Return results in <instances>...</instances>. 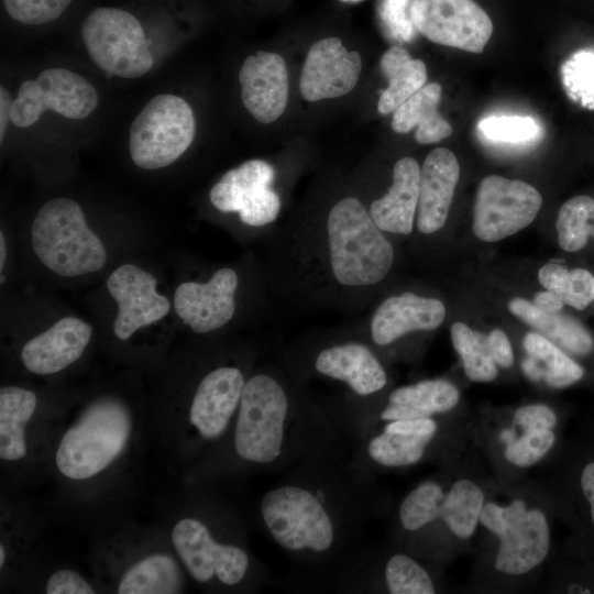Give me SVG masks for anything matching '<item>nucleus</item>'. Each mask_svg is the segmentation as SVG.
<instances>
[{
	"label": "nucleus",
	"instance_id": "obj_1",
	"mask_svg": "<svg viewBox=\"0 0 594 594\" xmlns=\"http://www.w3.org/2000/svg\"><path fill=\"white\" fill-rule=\"evenodd\" d=\"M131 433L128 405L114 396L98 397L64 431L55 453L56 466L73 481L95 477L123 453Z\"/></svg>",
	"mask_w": 594,
	"mask_h": 594
},
{
	"label": "nucleus",
	"instance_id": "obj_2",
	"mask_svg": "<svg viewBox=\"0 0 594 594\" xmlns=\"http://www.w3.org/2000/svg\"><path fill=\"white\" fill-rule=\"evenodd\" d=\"M330 265L344 286L374 285L388 274L394 250L360 200H339L327 219Z\"/></svg>",
	"mask_w": 594,
	"mask_h": 594
},
{
	"label": "nucleus",
	"instance_id": "obj_3",
	"mask_svg": "<svg viewBox=\"0 0 594 594\" xmlns=\"http://www.w3.org/2000/svg\"><path fill=\"white\" fill-rule=\"evenodd\" d=\"M31 241L42 264L61 276L94 273L107 261L102 242L87 226L80 206L69 198H54L41 207Z\"/></svg>",
	"mask_w": 594,
	"mask_h": 594
},
{
	"label": "nucleus",
	"instance_id": "obj_4",
	"mask_svg": "<svg viewBox=\"0 0 594 594\" xmlns=\"http://www.w3.org/2000/svg\"><path fill=\"white\" fill-rule=\"evenodd\" d=\"M195 133L190 106L180 97L158 95L145 105L131 125V158L143 169L165 167L189 147Z\"/></svg>",
	"mask_w": 594,
	"mask_h": 594
},
{
	"label": "nucleus",
	"instance_id": "obj_5",
	"mask_svg": "<svg viewBox=\"0 0 594 594\" xmlns=\"http://www.w3.org/2000/svg\"><path fill=\"white\" fill-rule=\"evenodd\" d=\"M287 407L284 389L271 376L257 374L244 384L234 432L243 460L267 464L279 457Z\"/></svg>",
	"mask_w": 594,
	"mask_h": 594
},
{
	"label": "nucleus",
	"instance_id": "obj_6",
	"mask_svg": "<svg viewBox=\"0 0 594 594\" xmlns=\"http://www.w3.org/2000/svg\"><path fill=\"white\" fill-rule=\"evenodd\" d=\"M81 36L92 61L108 75L136 78L153 66L143 28L128 11L94 10L82 23Z\"/></svg>",
	"mask_w": 594,
	"mask_h": 594
},
{
	"label": "nucleus",
	"instance_id": "obj_7",
	"mask_svg": "<svg viewBox=\"0 0 594 594\" xmlns=\"http://www.w3.org/2000/svg\"><path fill=\"white\" fill-rule=\"evenodd\" d=\"M261 513L273 538L288 550L322 552L333 542L332 522L307 490L297 486L272 490L261 502Z\"/></svg>",
	"mask_w": 594,
	"mask_h": 594
},
{
	"label": "nucleus",
	"instance_id": "obj_8",
	"mask_svg": "<svg viewBox=\"0 0 594 594\" xmlns=\"http://www.w3.org/2000/svg\"><path fill=\"white\" fill-rule=\"evenodd\" d=\"M97 105L98 94L88 80L68 69L48 68L35 80L22 82L11 105L10 120L28 128L48 109L69 119H84Z\"/></svg>",
	"mask_w": 594,
	"mask_h": 594
},
{
	"label": "nucleus",
	"instance_id": "obj_9",
	"mask_svg": "<svg viewBox=\"0 0 594 594\" xmlns=\"http://www.w3.org/2000/svg\"><path fill=\"white\" fill-rule=\"evenodd\" d=\"M541 205L540 193L530 184L490 175L477 188L473 231L483 241H499L529 226Z\"/></svg>",
	"mask_w": 594,
	"mask_h": 594
},
{
	"label": "nucleus",
	"instance_id": "obj_10",
	"mask_svg": "<svg viewBox=\"0 0 594 594\" xmlns=\"http://www.w3.org/2000/svg\"><path fill=\"white\" fill-rule=\"evenodd\" d=\"M414 28L429 41L482 53L493 33L488 14L474 0H413Z\"/></svg>",
	"mask_w": 594,
	"mask_h": 594
},
{
	"label": "nucleus",
	"instance_id": "obj_11",
	"mask_svg": "<svg viewBox=\"0 0 594 594\" xmlns=\"http://www.w3.org/2000/svg\"><path fill=\"white\" fill-rule=\"evenodd\" d=\"M273 167L262 160H251L227 172L210 190L211 204L222 212H238L252 227L273 222L280 200L271 188Z\"/></svg>",
	"mask_w": 594,
	"mask_h": 594
},
{
	"label": "nucleus",
	"instance_id": "obj_12",
	"mask_svg": "<svg viewBox=\"0 0 594 594\" xmlns=\"http://www.w3.org/2000/svg\"><path fill=\"white\" fill-rule=\"evenodd\" d=\"M173 546L189 574L198 582L217 576L226 585L239 583L249 566L239 547L216 541L207 526L195 518H182L172 529Z\"/></svg>",
	"mask_w": 594,
	"mask_h": 594
},
{
	"label": "nucleus",
	"instance_id": "obj_13",
	"mask_svg": "<svg viewBox=\"0 0 594 594\" xmlns=\"http://www.w3.org/2000/svg\"><path fill=\"white\" fill-rule=\"evenodd\" d=\"M108 290L118 304L113 330L125 341L136 330L162 319L169 311V300L156 293L154 276L134 264L114 270L107 282Z\"/></svg>",
	"mask_w": 594,
	"mask_h": 594
},
{
	"label": "nucleus",
	"instance_id": "obj_14",
	"mask_svg": "<svg viewBox=\"0 0 594 594\" xmlns=\"http://www.w3.org/2000/svg\"><path fill=\"white\" fill-rule=\"evenodd\" d=\"M362 59L349 52L338 37L319 40L309 48L299 89L304 99L318 101L349 94L358 84Z\"/></svg>",
	"mask_w": 594,
	"mask_h": 594
},
{
	"label": "nucleus",
	"instance_id": "obj_15",
	"mask_svg": "<svg viewBox=\"0 0 594 594\" xmlns=\"http://www.w3.org/2000/svg\"><path fill=\"white\" fill-rule=\"evenodd\" d=\"M238 283L231 268L217 271L207 283H182L174 295L175 311L195 332L219 329L234 315Z\"/></svg>",
	"mask_w": 594,
	"mask_h": 594
},
{
	"label": "nucleus",
	"instance_id": "obj_16",
	"mask_svg": "<svg viewBox=\"0 0 594 594\" xmlns=\"http://www.w3.org/2000/svg\"><path fill=\"white\" fill-rule=\"evenodd\" d=\"M239 81L242 102L254 119L272 123L283 114L288 100V72L279 54L260 51L249 56Z\"/></svg>",
	"mask_w": 594,
	"mask_h": 594
},
{
	"label": "nucleus",
	"instance_id": "obj_17",
	"mask_svg": "<svg viewBox=\"0 0 594 594\" xmlns=\"http://www.w3.org/2000/svg\"><path fill=\"white\" fill-rule=\"evenodd\" d=\"M242 372L221 366L199 383L189 408V422L206 439L218 438L238 408L244 387Z\"/></svg>",
	"mask_w": 594,
	"mask_h": 594
},
{
	"label": "nucleus",
	"instance_id": "obj_18",
	"mask_svg": "<svg viewBox=\"0 0 594 594\" xmlns=\"http://www.w3.org/2000/svg\"><path fill=\"white\" fill-rule=\"evenodd\" d=\"M92 336V328L76 317H65L22 348L21 361L33 374L51 375L76 362Z\"/></svg>",
	"mask_w": 594,
	"mask_h": 594
},
{
	"label": "nucleus",
	"instance_id": "obj_19",
	"mask_svg": "<svg viewBox=\"0 0 594 594\" xmlns=\"http://www.w3.org/2000/svg\"><path fill=\"white\" fill-rule=\"evenodd\" d=\"M460 176L455 155L448 148L432 150L420 169L418 230L430 234L441 229L448 218Z\"/></svg>",
	"mask_w": 594,
	"mask_h": 594
},
{
	"label": "nucleus",
	"instance_id": "obj_20",
	"mask_svg": "<svg viewBox=\"0 0 594 594\" xmlns=\"http://www.w3.org/2000/svg\"><path fill=\"white\" fill-rule=\"evenodd\" d=\"M444 316L446 308L439 299L413 293L391 296L378 306L372 318V339L380 345H386L408 332L436 329Z\"/></svg>",
	"mask_w": 594,
	"mask_h": 594
},
{
	"label": "nucleus",
	"instance_id": "obj_21",
	"mask_svg": "<svg viewBox=\"0 0 594 594\" xmlns=\"http://www.w3.org/2000/svg\"><path fill=\"white\" fill-rule=\"evenodd\" d=\"M495 568L499 572L519 575L541 563L550 547L546 516L539 509L526 510L513 520L499 537Z\"/></svg>",
	"mask_w": 594,
	"mask_h": 594
},
{
	"label": "nucleus",
	"instance_id": "obj_22",
	"mask_svg": "<svg viewBox=\"0 0 594 594\" xmlns=\"http://www.w3.org/2000/svg\"><path fill=\"white\" fill-rule=\"evenodd\" d=\"M419 185L420 167L417 161L413 157L397 161L388 193L374 200L369 211L381 230L396 234H409L413 231Z\"/></svg>",
	"mask_w": 594,
	"mask_h": 594
},
{
	"label": "nucleus",
	"instance_id": "obj_23",
	"mask_svg": "<svg viewBox=\"0 0 594 594\" xmlns=\"http://www.w3.org/2000/svg\"><path fill=\"white\" fill-rule=\"evenodd\" d=\"M315 367L323 375L345 382L362 396L382 389L387 382L378 360L370 349L360 343L324 349L317 356Z\"/></svg>",
	"mask_w": 594,
	"mask_h": 594
},
{
	"label": "nucleus",
	"instance_id": "obj_24",
	"mask_svg": "<svg viewBox=\"0 0 594 594\" xmlns=\"http://www.w3.org/2000/svg\"><path fill=\"white\" fill-rule=\"evenodd\" d=\"M442 89L437 82L425 85L393 113L392 128L397 133L416 129L419 144H432L452 134L451 124L440 114L438 106Z\"/></svg>",
	"mask_w": 594,
	"mask_h": 594
},
{
	"label": "nucleus",
	"instance_id": "obj_25",
	"mask_svg": "<svg viewBox=\"0 0 594 594\" xmlns=\"http://www.w3.org/2000/svg\"><path fill=\"white\" fill-rule=\"evenodd\" d=\"M459 398L455 386L447 381H422L395 389L381 418L391 421L430 418L436 413H446L453 408Z\"/></svg>",
	"mask_w": 594,
	"mask_h": 594
},
{
	"label": "nucleus",
	"instance_id": "obj_26",
	"mask_svg": "<svg viewBox=\"0 0 594 594\" xmlns=\"http://www.w3.org/2000/svg\"><path fill=\"white\" fill-rule=\"evenodd\" d=\"M37 406L35 394L18 386L0 389V458L20 461L28 454L26 427Z\"/></svg>",
	"mask_w": 594,
	"mask_h": 594
},
{
	"label": "nucleus",
	"instance_id": "obj_27",
	"mask_svg": "<svg viewBox=\"0 0 594 594\" xmlns=\"http://www.w3.org/2000/svg\"><path fill=\"white\" fill-rule=\"evenodd\" d=\"M524 348L528 358L522 370L532 381L543 380L551 387H565L583 376V369L540 333H527Z\"/></svg>",
	"mask_w": 594,
	"mask_h": 594
},
{
	"label": "nucleus",
	"instance_id": "obj_28",
	"mask_svg": "<svg viewBox=\"0 0 594 594\" xmlns=\"http://www.w3.org/2000/svg\"><path fill=\"white\" fill-rule=\"evenodd\" d=\"M381 68L388 87L381 94L377 109L382 114L394 112L427 81V68L421 59L413 58L399 46H392L381 58Z\"/></svg>",
	"mask_w": 594,
	"mask_h": 594
},
{
	"label": "nucleus",
	"instance_id": "obj_29",
	"mask_svg": "<svg viewBox=\"0 0 594 594\" xmlns=\"http://www.w3.org/2000/svg\"><path fill=\"white\" fill-rule=\"evenodd\" d=\"M508 308L513 315L563 349L578 355L591 352L593 339L584 327L574 319L558 312H544L522 298H514Z\"/></svg>",
	"mask_w": 594,
	"mask_h": 594
},
{
	"label": "nucleus",
	"instance_id": "obj_30",
	"mask_svg": "<svg viewBox=\"0 0 594 594\" xmlns=\"http://www.w3.org/2000/svg\"><path fill=\"white\" fill-rule=\"evenodd\" d=\"M180 571L167 553H153L131 564L121 575L119 594H170L180 591Z\"/></svg>",
	"mask_w": 594,
	"mask_h": 594
},
{
	"label": "nucleus",
	"instance_id": "obj_31",
	"mask_svg": "<svg viewBox=\"0 0 594 594\" xmlns=\"http://www.w3.org/2000/svg\"><path fill=\"white\" fill-rule=\"evenodd\" d=\"M483 506L481 488L469 480H461L444 496L441 517L455 536L469 538L475 531Z\"/></svg>",
	"mask_w": 594,
	"mask_h": 594
},
{
	"label": "nucleus",
	"instance_id": "obj_32",
	"mask_svg": "<svg viewBox=\"0 0 594 594\" xmlns=\"http://www.w3.org/2000/svg\"><path fill=\"white\" fill-rule=\"evenodd\" d=\"M451 340L471 381L491 382L496 377V363L490 353L487 336L472 330L465 323L454 322L451 327Z\"/></svg>",
	"mask_w": 594,
	"mask_h": 594
},
{
	"label": "nucleus",
	"instance_id": "obj_33",
	"mask_svg": "<svg viewBox=\"0 0 594 594\" xmlns=\"http://www.w3.org/2000/svg\"><path fill=\"white\" fill-rule=\"evenodd\" d=\"M559 245L575 252L585 246L588 237H594V199L576 196L560 208L557 219Z\"/></svg>",
	"mask_w": 594,
	"mask_h": 594
},
{
	"label": "nucleus",
	"instance_id": "obj_34",
	"mask_svg": "<svg viewBox=\"0 0 594 594\" xmlns=\"http://www.w3.org/2000/svg\"><path fill=\"white\" fill-rule=\"evenodd\" d=\"M431 436L384 431L372 439L369 453L385 466H404L418 462Z\"/></svg>",
	"mask_w": 594,
	"mask_h": 594
},
{
	"label": "nucleus",
	"instance_id": "obj_35",
	"mask_svg": "<svg viewBox=\"0 0 594 594\" xmlns=\"http://www.w3.org/2000/svg\"><path fill=\"white\" fill-rule=\"evenodd\" d=\"M444 494L433 482H425L411 491L400 505L399 516L405 529L414 531L441 517Z\"/></svg>",
	"mask_w": 594,
	"mask_h": 594
},
{
	"label": "nucleus",
	"instance_id": "obj_36",
	"mask_svg": "<svg viewBox=\"0 0 594 594\" xmlns=\"http://www.w3.org/2000/svg\"><path fill=\"white\" fill-rule=\"evenodd\" d=\"M561 70L569 97L584 108L594 109V53L575 52Z\"/></svg>",
	"mask_w": 594,
	"mask_h": 594
},
{
	"label": "nucleus",
	"instance_id": "obj_37",
	"mask_svg": "<svg viewBox=\"0 0 594 594\" xmlns=\"http://www.w3.org/2000/svg\"><path fill=\"white\" fill-rule=\"evenodd\" d=\"M385 579L393 594H433L427 571L405 554L393 556L385 568Z\"/></svg>",
	"mask_w": 594,
	"mask_h": 594
},
{
	"label": "nucleus",
	"instance_id": "obj_38",
	"mask_svg": "<svg viewBox=\"0 0 594 594\" xmlns=\"http://www.w3.org/2000/svg\"><path fill=\"white\" fill-rule=\"evenodd\" d=\"M479 130L492 141L525 142L537 135L538 125L528 117H491L480 121Z\"/></svg>",
	"mask_w": 594,
	"mask_h": 594
},
{
	"label": "nucleus",
	"instance_id": "obj_39",
	"mask_svg": "<svg viewBox=\"0 0 594 594\" xmlns=\"http://www.w3.org/2000/svg\"><path fill=\"white\" fill-rule=\"evenodd\" d=\"M553 443L551 429L526 431L519 439L507 444L505 458L512 464L530 466L544 457Z\"/></svg>",
	"mask_w": 594,
	"mask_h": 594
},
{
	"label": "nucleus",
	"instance_id": "obj_40",
	"mask_svg": "<svg viewBox=\"0 0 594 594\" xmlns=\"http://www.w3.org/2000/svg\"><path fill=\"white\" fill-rule=\"evenodd\" d=\"M551 292L564 304L582 310L594 299V276L584 268H566Z\"/></svg>",
	"mask_w": 594,
	"mask_h": 594
},
{
	"label": "nucleus",
	"instance_id": "obj_41",
	"mask_svg": "<svg viewBox=\"0 0 594 594\" xmlns=\"http://www.w3.org/2000/svg\"><path fill=\"white\" fill-rule=\"evenodd\" d=\"M72 0H3L7 12L14 20L37 25L57 19Z\"/></svg>",
	"mask_w": 594,
	"mask_h": 594
},
{
	"label": "nucleus",
	"instance_id": "obj_42",
	"mask_svg": "<svg viewBox=\"0 0 594 594\" xmlns=\"http://www.w3.org/2000/svg\"><path fill=\"white\" fill-rule=\"evenodd\" d=\"M45 592L48 594H92L95 590L79 573L63 569L50 575Z\"/></svg>",
	"mask_w": 594,
	"mask_h": 594
},
{
	"label": "nucleus",
	"instance_id": "obj_43",
	"mask_svg": "<svg viewBox=\"0 0 594 594\" xmlns=\"http://www.w3.org/2000/svg\"><path fill=\"white\" fill-rule=\"evenodd\" d=\"M514 422L525 432L532 430L551 429L557 422L554 411L546 405L532 404L518 408L514 415Z\"/></svg>",
	"mask_w": 594,
	"mask_h": 594
},
{
	"label": "nucleus",
	"instance_id": "obj_44",
	"mask_svg": "<svg viewBox=\"0 0 594 594\" xmlns=\"http://www.w3.org/2000/svg\"><path fill=\"white\" fill-rule=\"evenodd\" d=\"M490 353L494 362L504 367H510L514 363V353L506 333L501 329H494L487 336Z\"/></svg>",
	"mask_w": 594,
	"mask_h": 594
},
{
	"label": "nucleus",
	"instance_id": "obj_45",
	"mask_svg": "<svg viewBox=\"0 0 594 594\" xmlns=\"http://www.w3.org/2000/svg\"><path fill=\"white\" fill-rule=\"evenodd\" d=\"M436 430H437V425L430 418L393 420L384 429V431H391V432H403V433L431 436V437L435 436Z\"/></svg>",
	"mask_w": 594,
	"mask_h": 594
},
{
	"label": "nucleus",
	"instance_id": "obj_46",
	"mask_svg": "<svg viewBox=\"0 0 594 594\" xmlns=\"http://www.w3.org/2000/svg\"><path fill=\"white\" fill-rule=\"evenodd\" d=\"M405 0H387L383 10V18L394 32L403 36L400 28L405 22L404 18Z\"/></svg>",
	"mask_w": 594,
	"mask_h": 594
},
{
	"label": "nucleus",
	"instance_id": "obj_47",
	"mask_svg": "<svg viewBox=\"0 0 594 594\" xmlns=\"http://www.w3.org/2000/svg\"><path fill=\"white\" fill-rule=\"evenodd\" d=\"M534 305L544 312L556 314L563 308L564 302L556 293L544 290L535 295Z\"/></svg>",
	"mask_w": 594,
	"mask_h": 594
},
{
	"label": "nucleus",
	"instance_id": "obj_48",
	"mask_svg": "<svg viewBox=\"0 0 594 594\" xmlns=\"http://www.w3.org/2000/svg\"><path fill=\"white\" fill-rule=\"evenodd\" d=\"M581 487L591 505V515L594 522V462L587 464L582 471Z\"/></svg>",
	"mask_w": 594,
	"mask_h": 594
},
{
	"label": "nucleus",
	"instance_id": "obj_49",
	"mask_svg": "<svg viewBox=\"0 0 594 594\" xmlns=\"http://www.w3.org/2000/svg\"><path fill=\"white\" fill-rule=\"evenodd\" d=\"M0 90V140L2 141L6 132L7 122L10 119L12 101L10 100V96L3 87H1Z\"/></svg>",
	"mask_w": 594,
	"mask_h": 594
},
{
	"label": "nucleus",
	"instance_id": "obj_50",
	"mask_svg": "<svg viewBox=\"0 0 594 594\" xmlns=\"http://www.w3.org/2000/svg\"><path fill=\"white\" fill-rule=\"evenodd\" d=\"M499 437H501V440L505 442L506 444H509L516 440V433L514 430H503Z\"/></svg>",
	"mask_w": 594,
	"mask_h": 594
},
{
	"label": "nucleus",
	"instance_id": "obj_51",
	"mask_svg": "<svg viewBox=\"0 0 594 594\" xmlns=\"http://www.w3.org/2000/svg\"><path fill=\"white\" fill-rule=\"evenodd\" d=\"M7 250H6V241L4 235L1 232L0 233V267L3 268L4 261H6Z\"/></svg>",
	"mask_w": 594,
	"mask_h": 594
},
{
	"label": "nucleus",
	"instance_id": "obj_52",
	"mask_svg": "<svg viewBox=\"0 0 594 594\" xmlns=\"http://www.w3.org/2000/svg\"><path fill=\"white\" fill-rule=\"evenodd\" d=\"M342 1H352V2H355V1H359V0H342Z\"/></svg>",
	"mask_w": 594,
	"mask_h": 594
}]
</instances>
